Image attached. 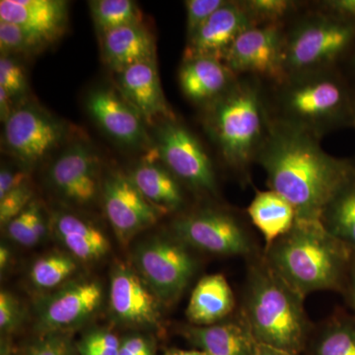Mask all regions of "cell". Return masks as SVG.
<instances>
[{"instance_id": "10", "label": "cell", "mask_w": 355, "mask_h": 355, "mask_svg": "<svg viewBox=\"0 0 355 355\" xmlns=\"http://www.w3.org/2000/svg\"><path fill=\"white\" fill-rule=\"evenodd\" d=\"M65 135L64 123L32 105L16 108L4 123L7 150L27 165L46 158L62 144Z\"/></svg>"}, {"instance_id": "48", "label": "cell", "mask_w": 355, "mask_h": 355, "mask_svg": "<svg viewBox=\"0 0 355 355\" xmlns=\"http://www.w3.org/2000/svg\"><path fill=\"white\" fill-rule=\"evenodd\" d=\"M347 60H349V69L350 72H352V78L349 79L355 86V48L354 49V51L350 53V55Z\"/></svg>"}, {"instance_id": "11", "label": "cell", "mask_w": 355, "mask_h": 355, "mask_svg": "<svg viewBox=\"0 0 355 355\" xmlns=\"http://www.w3.org/2000/svg\"><path fill=\"white\" fill-rule=\"evenodd\" d=\"M176 239L200 251L217 254H246L251 244L244 228L225 211L202 209L180 217L173 223Z\"/></svg>"}, {"instance_id": "40", "label": "cell", "mask_w": 355, "mask_h": 355, "mask_svg": "<svg viewBox=\"0 0 355 355\" xmlns=\"http://www.w3.org/2000/svg\"><path fill=\"white\" fill-rule=\"evenodd\" d=\"M29 175L23 170H16L11 167L2 168L0 171V200L20 187L28 184Z\"/></svg>"}, {"instance_id": "19", "label": "cell", "mask_w": 355, "mask_h": 355, "mask_svg": "<svg viewBox=\"0 0 355 355\" xmlns=\"http://www.w3.org/2000/svg\"><path fill=\"white\" fill-rule=\"evenodd\" d=\"M91 116L110 137L125 146H135L146 140L141 116L111 89H98L87 98Z\"/></svg>"}, {"instance_id": "36", "label": "cell", "mask_w": 355, "mask_h": 355, "mask_svg": "<svg viewBox=\"0 0 355 355\" xmlns=\"http://www.w3.org/2000/svg\"><path fill=\"white\" fill-rule=\"evenodd\" d=\"M33 190L29 183L7 193L0 200V223L6 226L13 218L19 216L33 202Z\"/></svg>"}, {"instance_id": "5", "label": "cell", "mask_w": 355, "mask_h": 355, "mask_svg": "<svg viewBox=\"0 0 355 355\" xmlns=\"http://www.w3.org/2000/svg\"><path fill=\"white\" fill-rule=\"evenodd\" d=\"M302 301L270 266L254 268L248 282L244 323L259 343L296 354L307 333Z\"/></svg>"}, {"instance_id": "22", "label": "cell", "mask_w": 355, "mask_h": 355, "mask_svg": "<svg viewBox=\"0 0 355 355\" xmlns=\"http://www.w3.org/2000/svg\"><path fill=\"white\" fill-rule=\"evenodd\" d=\"M156 157L153 150L130 178L147 202L160 212L168 214L179 209L184 203L179 180Z\"/></svg>"}, {"instance_id": "47", "label": "cell", "mask_w": 355, "mask_h": 355, "mask_svg": "<svg viewBox=\"0 0 355 355\" xmlns=\"http://www.w3.org/2000/svg\"><path fill=\"white\" fill-rule=\"evenodd\" d=\"M165 355H209L202 350L170 349Z\"/></svg>"}, {"instance_id": "18", "label": "cell", "mask_w": 355, "mask_h": 355, "mask_svg": "<svg viewBox=\"0 0 355 355\" xmlns=\"http://www.w3.org/2000/svg\"><path fill=\"white\" fill-rule=\"evenodd\" d=\"M0 21L20 26L46 46L67 31L69 3L62 0H1Z\"/></svg>"}, {"instance_id": "24", "label": "cell", "mask_w": 355, "mask_h": 355, "mask_svg": "<svg viewBox=\"0 0 355 355\" xmlns=\"http://www.w3.org/2000/svg\"><path fill=\"white\" fill-rule=\"evenodd\" d=\"M55 234L73 258L83 261H98L110 251L108 238L90 222L73 214H55Z\"/></svg>"}, {"instance_id": "4", "label": "cell", "mask_w": 355, "mask_h": 355, "mask_svg": "<svg viewBox=\"0 0 355 355\" xmlns=\"http://www.w3.org/2000/svg\"><path fill=\"white\" fill-rule=\"evenodd\" d=\"M265 84L253 76H238L225 94L203 108V123L224 163L246 173L270 128Z\"/></svg>"}, {"instance_id": "14", "label": "cell", "mask_w": 355, "mask_h": 355, "mask_svg": "<svg viewBox=\"0 0 355 355\" xmlns=\"http://www.w3.org/2000/svg\"><path fill=\"white\" fill-rule=\"evenodd\" d=\"M102 298L101 284L96 280H77L65 284L40 305V327L44 334L73 328L100 307Z\"/></svg>"}, {"instance_id": "20", "label": "cell", "mask_w": 355, "mask_h": 355, "mask_svg": "<svg viewBox=\"0 0 355 355\" xmlns=\"http://www.w3.org/2000/svg\"><path fill=\"white\" fill-rule=\"evenodd\" d=\"M237 78L227 65L212 58H184L179 72L184 96L202 108L225 94Z\"/></svg>"}, {"instance_id": "30", "label": "cell", "mask_w": 355, "mask_h": 355, "mask_svg": "<svg viewBox=\"0 0 355 355\" xmlns=\"http://www.w3.org/2000/svg\"><path fill=\"white\" fill-rule=\"evenodd\" d=\"M316 355H355V319L331 323L318 340Z\"/></svg>"}, {"instance_id": "28", "label": "cell", "mask_w": 355, "mask_h": 355, "mask_svg": "<svg viewBox=\"0 0 355 355\" xmlns=\"http://www.w3.org/2000/svg\"><path fill=\"white\" fill-rule=\"evenodd\" d=\"M90 8L100 36L123 26L142 23L139 6L130 0H96L90 2Z\"/></svg>"}, {"instance_id": "45", "label": "cell", "mask_w": 355, "mask_h": 355, "mask_svg": "<svg viewBox=\"0 0 355 355\" xmlns=\"http://www.w3.org/2000/svg\"><path fill=\"white\" fill-rule=\"evenodd\" d=\"M349 292L350 302H352V307L355 309V257L352 259V263L349 270Z\"/></svg>"}, {"instance_id": "1", "label": "cell", "mask_w": 355, "mask_h": 355, "mask_svg": "<svg viewBox=\"0 0 355 355\" xmlns=\"http://www.w3.org/2000/svg\"><path fill=\"white\" fill-rule=\"evenodd\" d=\"M320 141L270 121L257 158L270 190L291 203L298 219L321 220L331 198L355 174L354 161L334 157L323 150Z\"/></svg>"}, {"instance_id": "3", "label": "cell", "mask_w": 355, "mask_h": 355, "mask_svg": "<svg viewBox=\"0 0 355 355\" xmlns=\"http://www.w3.org/2000/svg\"><path fill=\"white\" fill-rule=\"evenodd\" d=\"M268 249V266L303 298L338 288L354 259L321 220L296 218L291 230Z\"/></svg>"}, {"instance_id": "31", "label": "cell", "mask_w": 355, "mask_h": 355, "mask_svg": "<svg viewBox=\"0 0 355 355\" xmlns=\"http://www.w3.org/2000/svg\"><path fill=\"white\" fill-rule=\"evenodd\" d=\"M242 3L254 25L286 24L300 6L291 0H246Z\"/></svg>"}, {"instance_id": "16", "label": "cell", "mask_w": 355, "mask_h": 355, "mask_svg": "<svg viewBox=\"0 0 355 355\" xmlns=\"http://www.w3.org/2000/svg\"><path fill=\"white\" fill-rule=\"evenodd\" d=\"M98 167L97 155L88 146L76 144L53 162L49 175L60 195L70 202L85 205L97 195Z\"/></svg>"}, {"instance_id": "9", "label": "cell", "mask_w": 355, "mask_h": 355, "mask_svg": "<svg viewBox=\"0 0 355 355\" xmlns=\"http://www.w3.org/2000/svg\"><path fill=\"white\" fill-rule=\"evenodd\" d=\"M286 24L250 26L235 40L224 64L237 76L256 77L263 83H279L286 76L284 64Z\"/></svg>"}, {"instance_id": "29", "label": "cell", "mask_w": 355, "mask_h": 355, "mask_svg": "<svg viewBox=\"0 0 355 355\" xmlns=\"http://www.w3.org/2000/svg\"><path fill=\"white\" fill-rule=\"evenodd\" d=\"M76 270V259L70 254H49L33 263L30 279L39 288H55L69 279Z\"/></svg>"}, {"instance_id": "21", "label": "cell", "mask_w": 355, "mask_h": 355, "mask_svg": "<svg viewBox=\"0 0 355 355\" xmlns=\"http://www.w3.org/2000/svg\"><path fill=\"white\" fill-rule=\"evenodd\" d=\"M102 53L116 73L146 60H155V40L142 23L123 26L102 35Z\"/></svg>"}, {"instance_id": "13", "label": "cell", "mask_w": 355, "mask_h": 355, "mask_svg": "<svg viewBox=\"0 0 355 355\" xmlns=\"http://www.w3.org/2000/svg\"><path fill=\"white\" fill-rule=\"evenodd\" d=\"M157 296L137 270L125 263L114 268L110 284V307L121 323L135 327H156L160 322Z\"/></svg>"}, {"instance_id": "8", "label": "cell", "mask_w": 355, "mask_h": 355, "mask_svg": "<svg viewBox=\"0 0 355 355\" xmlns=\"http://www.w3.org/2000/svg\"><path fill=\"white\" fill-rule=\"evenodd\" d=\"M161 123L154 149L158 160L193 190L216 193L214 165L198 137L176 119Z\"/></svg>"}, {"instance_id": "32", "label": "cell", "mask_w": 355, "mask_h": 355, "mask_svg": "<svg viewBox=\"0 0 355 355\" xmlns=\"http://www.w3.org/2000/svg\"><path fill=\"white\" fill-rule=\"evenodd\" d=\"M46 44L14 23L0 21V50L2 55H30L43 50Z\"/></svg>"}, {"instance_id": "44", "label": "cell", "mask_w": 355, "mask_h": 355, "mask_svg": "<svg viewBox=\"0 0 355 355\" xmlns=\"http://www.w3.org/2000/svg\"><path fill=\"white\" fill-rule=\"evenodd\" d=\"M254 355H296L291 352H286V350L275 349V347H270V345L259 343L254 349Z\"/></svg>"}, {"instance_id": "27", "label": "cell", "mask_w": 355, "mask_h": 355, "mask_svg": "<svg viewBox=\"0 0 355 355\" xmlns=\"http://www.w3.org/2000/svg\"><path fill=\"white\" fill-rule=\"evenodd\" d=\"M321 221L355 257V174L331 198Z\"/></svg>"}, {"instance_id": "49", "label": "cell", "mask_w": 355, "mask_h": 355, "mask_svg": "<svg viewBox=\"0 0 355 355\" xmlns=\"http://www.w3.org/2000/svg\"><path fill=\"white\" fill-rule=\"evenodd\" d=\"M1 355H11L10 352L4 345H2L1 347Z\"/></svg>"}, {"instance_id": "23", "label": "cell", "mask_w": 355, "mask_h": 355, "mask_svg": "<svg viewBox=\"0 0 355 355\" xmlns=\"http://www.w3.org/2000/svg\"><path fill=\"white\" fill-rule=\"evenodd\" d=\"M234 306V294L225 277L207 275L191 292L186 315L195 326H210L228 316Z\"/></svg>"}, {"instance_id": "15", "label": "cell", "mask_w": 355, "mask_h": 355, "mask_svg": "<svg viewBox=\"0 0 355 355\" xmlns=\"http://www.w3.org/2000/svg\"><path fill=\"white\" fill-rule=\"evenodd\" d=\"M252 25L242 1H227L188 39L184 58H212L224 62L235 40Z\"/></svg>"}, {"instance_id": "33", "label": "cell", "mask_w": 355, "mask_h": 355, "mask_svg": "<svg viewBox=\"0 0 355 355\" xmlns=\"http://www.w3.org/2000/svg\"><path fill=\"white\" fill-rule=\"evenodd\" d=\"M24 355H79V352L67 334L53 331L32 343Z\"/></svg>"}, {"instance_id": "25", "label": "cell", "mask_w": 355, "mask_h": 355, "mask_svg": "<svg viewBox=\"0 0 355 355\" xmlns=\"http://www.w3.org/2000/svg\"><path fill=\"white\" fill-rule=\"evenodd\" d=\"M186 336L209 355H254L258 345L245 323L190 327Z\"/></svg>"}, {"instance_id": "38", "label": "cell", "mask_w": 355, "mask_h": 355, "mask_svg": "<svg viewBox=\"0 0 355 355\" xmlns=\"http://www.w3.org/2000/svg\"><path fill=\"white\" fill-rule=\"evenodd\" d=\"M33 210L34 200L22 214L16 216L6 226L7 234L10 239L22 246L30 247L37 244L32 225Z\"/></svg>"}, {"instance_id": "41", "label": "cell", "mask_w": 355, "mask_h": 355, "mask_svg": "<svg viewBox=\"0 0 355 355\" xmlns=\"http://www.w3.org/2000/svg\"><path fill=\"white\" fill-rule=\"evenodd\" d=\"M118 355H153L150 343L142 336H135L121 343Z\"/></svg>"}, {"instance_id": "2", "label": "cell", "mask_w": 355, "mask_h": 355, "mask_svg": "<svg viewBox=\"0 0 355 355\" xmlns=\"http://www.w3.org/2000/svg\"><path fill=\"white\" fill-rule=\"evenodd\" d=\"M265 96L270 121L315 139L355 128V86L338 67L289 74Z\"/></svg>"}, {"instance_id": "46", "label": "cell", "mask_w": 355, "mask_h": 355, "mask_svg": "<svg viewBox=\"0 0 355 355\" xmlns=\"http://www.w3.org/2000/svg\"><path fill=\"white\" fill-rule=\"evenodd\" d=\"M11 254L8 248L6 245H1L0 247V268L1 270H6L10 261Z\"/></svg>"}, {"instance_id": "37", "label": "cell", "mask_w": 355, "mask_h": 355, "mask_svg": "<svg viewBox=\"0 0 355 355\" xmlns=\"http://www.w3.org/2000/svg\"><path fill=\"white\" fill-rule=\"evenodd\" d=\"M225 0H188L184 2L187 9V35L191 38L200 26L220 7Z\"/></svg>"}, {"instance_id": "35", "label": "cell", "mask_w": 355, "mask_h": 355, "mask_svg": "<svg viewBox=\"0 0 355 355\" xmlns=\"http://www.w3.org/2000/svg\"><path fill=\"white\" fill-rule=\"evenodd\" d=\"M0 87L12 98L19 97L27 90L24 69L10 55H2L0 60Z\"/></svg>"}, {"instance_id": "34", "label": "cell", "mask_w": 355, "mask_h": 355, "mask_svg": "<svg viewBox=\"0 0 355 355\" xmlns=\"http://www.w3.org/2000/svg\"><path fill=\"white\" fill-rule=\"evenodd\" d=\"M118 336L106 330H95L84 336L77 345L79 355H118Z\"/></svg>"}, {"instance_id": "7", "label": "cell", "mask_w": 355, "mask_h": 355, "mask_svg": "<svg viewBox=\"0 0 355 355\" xmlns=\"http://www.w3.org/2000/svg\"><path fill=\"white\" fill-rule=\"evenodd\" d=\"M135 270L162 302L176 300L196 270V261L179 240L154 238L135 250Z\"/></svg>"}, {"instance_id": "26", "label": "cell", "mask_w": 355, "mask_h": 355, "mask_svg": "<svg viewBox=\"0 0 355 355\" xmlns=\"http://www.w3.org/2000/svg\"><path fill=\"white\" fill-rule=\"evenodd\" d=\"M247 211L268 246L288 233L296 220L295 209L291 203L270 190L257 191Z\"/></svg>"}, {"instance_id": "39", "label": "cell", "mask_w": 355, "mask_h": 355, "mask_svg": "<svg viewBox=\"0 0 355 355\" xmlns=\"http://www.w3.org/2000/svg\"><path fill=\"white\" fill-rule=\"evenodd\" d=\"M21 307L15 296L10 292H0V329L4 333H10L17 328L21 321Z\"/></svg>"}, {"instance_id": "17", "label": "cell", "mask_w": 355, "mask_h": 355, "mask_svg": "<svg viewBox=\"0 0 355 355\" xmlns=\"http://www.w3.org/2000/svg\"><path fill=\"white\" fill-rule=\"evenodd\" d=\"M118 86L123 99L139 113L144 123L176 119L161 87L156 58L119 72Z\"/></svg>"}, {"instance_id": "42", "label": "cell", "mask_w": 355, "mask_h": 355, "mask_svg": "<svg viewBox=\"0 0 355 355\" xmlns=\"http://www.w3.org/2000/svg\"><path fill=\"white\" fill-rule=\"evenodd\" d=\"M320 6L343 19L355 23V0H327L321 2Z\"/></svg>"}, {"instance_id": "6", "label": "cell", "mask_w": 355, "mask_h": 355, "mask_svg": "<svg viewBox=\"0 0 355 355\" xmlns=\"http://www.w3.org/2000/svg\"><path fill=\"white\" fill-rule=\"evenodd\" d=\"M355 48V23L322 8L287 22L286 76L338 67Z\"/></svg>"}, {"instance_id": "12", "label": "cell", "mask_w": 355, "mask_h": 355, "mask_svg": "<svg viewBox=\"0 0 355 355\" xmlns=\"http://www.w3.org/2000/svg\"><path fill=\"white\" fill-rule=\"evenodd\" d=\"M103 205L119 241L128 244L162 216L137 190L130 176L110 175L103 186Z\"/></svg>"}, {"instance_id": "43", "label": "cell", "mask_w": 355, "mask_h": 355, "mask_svg": "<svg viewBox=\"0 0 355 355\" xmlns=\"http://www.w3.org/2000/svg\"><path fill=\"white\" fill-rule=\"evenodd\" d=\"M12 100L13 98L3 88L0 87V118L2 123H6L15 110L13 109Z\"/></svg>"}]
</instances>
